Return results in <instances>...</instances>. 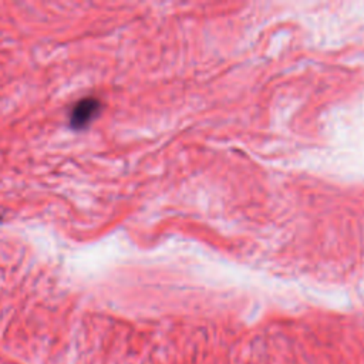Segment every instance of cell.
Segmentation results:
<instances>
[{"label":"cell","mask_w":364,"mask_h":364,"mask_svg":"<svg viewBox=\"0 0 364 364\" xmlns=\"http://www.w3.org/2000/svg\"><path fill=\"white\" fill-rule=\"evenodd\" d=\"M101 101L95 97H84L78 100L71 111L68 118V125L71 129L82 131L91 125V122L100 115L101 112Z\"/></svg>","instance_id":"1"}]
</instances>
